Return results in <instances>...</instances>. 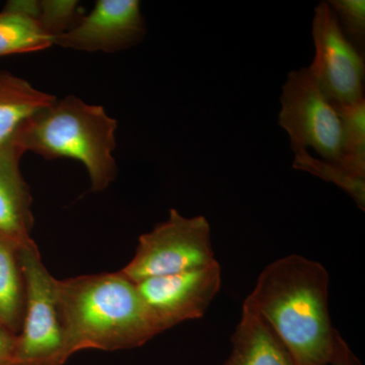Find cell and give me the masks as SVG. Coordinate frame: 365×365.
<instances>
[{"instance_id":"6da1fadb","label":"cell","mask_w":365,"mask_h":365,"mask_svg":"<svg viewBox=\"0 0 365 365\" xmlns=\"http://www.w3.org/2000/svg\"><path fill=\"white\" fill-rule=\"evenodd\" d=\"M330 276L319 262L289 255L266 266L245 304L281 341L294 365L328 364L342 339L329 311Z\"/></svg>"},{"instance_id":"7a4b0ae2","label":"cell","mask_w":365,"mask_h":365,"mask_svg":"<svg viewBox=\"0 0 365 365\" xmlns=\"http://www.w3.org/2000/svg\"><path fill=\"white\" fill-rule=\"evenodd\" d=\"M68 354L140 347L158 332L137 290L121 272L57 281Z\"/></svg>"},{"instance_id":"3957f363","label":"cell","mask_w":365,"mask_h":365,"mask_svg":"<svg viewBox=\"0 0 365 365\" xmlns=\"http://www.w3.org/2000/svg\"><path fill=\"white\" fill-rule=\"evenodd\" d=\"M117 120L102 106L68 96L55 100L21 125L13 143L24 153L46 158H71L85 165L91 191L103 192L117 177Z\"/></svg>"},{"instance_id":"277c9868","label":"cell","mask_w":365,"mask_h":365,"mask_svg":"<svg viewBox=\"0 0 365 365\" xmlns=\"http://www.w3.org/2000/svg\"><path fill=\"white\" fill-rule=\"evenodd\" d=\"M26 282V309L11 365H63L67 351L60 313L57 279L43 264L37 245L20 248Z\"/></svg>"},{"instance_id":"5b68a950","label":"cell","mask_w":365,"mask_h":365,"mask_svg":"<svg viewBox=\"0 0 365 365\" xmlns=\"http://www.w3.org/2000/svg\"><path fill=\"white\" fill-rule=\"evenodd\" d=\"M208 220L172 208L168 220L140 235L133 259L120 272L132 282L187 272L216 263Z\"/></svg>"},{"instance_id":"8992f818","label":"cell","mask_w":365,"mask_h":365,"mask_svg":"<svg viewBox=\"0 0 365 365\" xmlns=\"http://www.w3.org/2000/svg\"><path fill=\"white\" fill-rule=\"evenodd\" d=\"M280 104L278 123L289 136L294 155L312 148L321 160L341 168L342 126L339 115L319 88L309 67L289 72L282 86Z\"/></svg>"},{"instance_id":"52a82bcc","label":"cell","mask_w":365,"mask_h":365,"mask_svg":"<svg viewBox=\"0 0 365 365\" xmlns=\"http://www.w3.org/2000/svg\"><path fill=\"white\" fill-rule=\"evenodd\" d=\"M313 39L316 54L309 71L335 108L354 105L364 100V56L341 31L328 2L314 9Z\"/></svg>"},{"instance_id":"ba28073f","label":"cell","mask_w":365,"mask_h":365,"mask_svg":"<svg viewBox=\"0 0 365 365\" xmlns=\"http://www.w3.org/2000/svg\"><path fill=\"white\" fill-rule=\"evenodd\" d=\"M136 287L160 334L202 318L222 287V267L216 262L196 270L148 278Z\"/></svg>"},{"instance_id":"9c48e42d","label":"cell","mask_w":365,"mask_h":365,"mask_svg":"<svg viewBox=\"0 0 365 365\" xmlns=\"http://www.w3.org/2000/svg\"><path fill=\"white\" fill-rule=\"evenodd\" d=\"M146 34L137 0H98L78 25L55 38L54 45L86 52L115 53L138 44Z\"/></svg>"},{"instance_id":"30bf717a","label":"cell","mask_w":365,"mask_h":365,"mask_svg":"<svg viewBox=\"0 0 365 365\" xmlns=\"http://www.w3.org/2000/svg\"><path fill=\"white\" fill-rule=\"evenodd\" d=\"M25 155L11 143L0 145V237L23 245L32 239V196L20 162Z\"/></svg>"},{"instance_id":"8fae6325","label":"cell","mask_w":365,"mask_h":365,"mask_svg":"<svg viewBox=\"0 0 365 365\" xmlns=\"http://www.w3.org/2000/svg\"><path fill=\"white\" fill-rule=\"evenodd\" d=\"M230 341L232 351L223 365H294L270 327L245 302Z\"/></svg>"},{"instance_id":"7c38bea8","label":"cell","mask_w":365,"mask_h":365,"mask_svg":"<svg viewBox=\"0 0 365 365\" xmlns=\"http://www.w3.org/2000/svg\"><path fill=\"white\" fill-rule=\"evenodd\" d=\"M53 45L38 20V1L7 2L0 13V57L42 51Z\"/></svg>"},{"instance_id":"4fadbf2b","label":"cell","mask_w":365,"mask_h":365,"mask_svg":"<svg viewBox=\"0 0 365 365\" xmlns=\"http://www.w3.org/2000/svg\"><path fill=\"white\" fill-rule=\"evenodd\" d=\"M55 100V96L37 90L26 79L0 72V145L13 141L26 120Z\"/></svg>"},{"instance_id":"5bb4252c","label":"cell","mask_w":365,"mask_h":365,"mask_svg":"<svg viewBox=\"0 0 365 365\" xmlns=\"http://www.w3.org/2000/svg\"><path fill=\"white\" fill-rule=\"evenodd\" d=\"M21 246L0 237V324L16 335L21 332L26 309Z\"/></svg>"},{"instance_id":"9a60e30c","label":"cell","mask_w":365,"mask_h":365,"mask_svg":"<svg viewBox=\"0 0 365 365\" xmlns=\"http://www.w3.org/2000/svg\"><path fill=\"white\" fill-rule=\"evenodd\" d=\"M335 109L342 126L341 168L365 179V100Z\"/></svg>"},{"instance_id":"2e32d148","label":"cell","mask_w":365,"mask_h":365,"mask_svg":"<svg viewBox=\"0 0 365 365\" xmlns=\"http://www.w3.org/2000/svg\"><path fill=\"white\" fill-rule=\"evenodd\" d=\"M294 168L309 173L324 181L333 182L346 192L355 201L359 209H365V179L352 176L338 165L318 160L307 151L295 153Z\"/></svg>"},{"instance_id":"e0dca14e","label":"cell","mask_w":365,"mask_h":365,"mask_svg":"<svg viewBox=\"0 0 365 365\" xmlns=\"http://www.w3.org/2000/svg\"><path fill=\"white\" fill-rule=\"evenodd\" d=\"M81 6L74 0H43L38 1V20L43 30L53 39L78 25Z\"/></svg>"},{"instance_id":"ac0fdd59","label":"cell","mask_w":365,"mask_h":365,"mask_svg":"<svg viewBox=\"0 0 365 365\" xmlns=\"http://www.w3.org/2000/svg\"><path fill=\"white\" fill-rule=\"evenodd\" d=\"M332 9L343 35L355 49L364 56L365 1L364 0H330Z\"/></svg>"},{"instance_id":"d6986e66","label":"cell","mask_w":365,"mask_h":365,"mask_svg":"<svg viewBox=\"0 0 365 365\" xmlns=\"http://www.w3.org/2000/svg\"><path fill=\"white\" fill-rule=\"evenodd\" d=\"M18 335L0 324V365H11Z\"/></svg>"},{"instance_id":"ffe728a7","label":"cell","mask_w":365,"mask_h":365,"mask_svg":"<svg viewBox=\"0 0 365 365\" xmlns=\"http://www.w3.org/2000/svg\"><path fill=\"white\" fill-rule=\"evenodd\" d=\"M326 365H361L344 339H341L333 359Z\"/></svg>"}]
</instances>
